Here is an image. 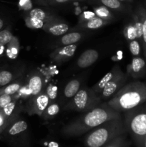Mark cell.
Masks as SVG:
<instances>
[{
  "instance_id": "1",
  "label": "cell",
  "mask_w": 146,
  "mask_h": 147,
  "mask_svg": "<svg viewBox=\"0 0 146 147\" xmlns=\"http://www.w3.org/2000/svg\"><path fill=\"white\" fill-rule=\"evenodd\" d=\"M121 118L120 112L112 109L107 103H100L94 109L67 123L61 131L67 136H78L109 120Z\"/></svg>"
},
{
  "instance_id": "2",
  "label": "cell",
  "mask_w": 146,
  "mask_h": 147,
  "mask_svg": "<svg viewBox=\"0 0 146 147\" xmlns=\"http://www.w3.org/2000/svg\"><path fill=\"white\" fill-rule=\"evenodd\" d=\"M145 102L146 82L134 81L125 85L107 103L112 109L120 113Z\"/></svg>"
},
{
  "instance_id": "3",
  "label": "cell",
  "mask_w": 146,
  "mask_h": 147,
  "mask_svg": "<svg viewBox=\"0 0 146 147\" xmlns=\"http://www.w3.org/2000/svg\"><path fill=\"white\" fill-rule=\"evenodd\" d=\"M127 131L122 118L112 119L87 132L84 144L87 147H102L115 138L125 134Z\"/></svg>"
},
{
  "instance_id": "4",
  "label": "cell",
  "mask_w": 146,
  "mask_h": 147,
  "mask_svg": "<svg viewBox=\"0 0 146 147\" xmlns=\"http://www.w3.org/2000/svg\"><path fill=\"white\" fill-rule=\"evenodd\" d=\"M124 123L137 144L143 146L146 136V102L126 111Z\"/></svg>"
},
{
  "instance_id": "5",
  "label": "cell",
  "mask_w": 146,
  "mask_h": 147,
  "mask_svg": "<svg viewBox=\"0 0 146 147\" xmlns=\"http://www.w3.org/2000/svg\"><path fill=\"white\" fill-rule=\"evenodd\" d=\"M101 98L91 88L80 89L64 106V110L87 112L94 109L101 103Z\"/></svg>"
},
{
  "instance_id": "6",
  "label": "cell",
  "mask_w": 146,
  "mask_h": 147,
  "mask_svg": "<svg viewBox=\"0 0 146 147\" xmlns=\"http://www.w3.org/2000/svg\"><path fill=\"white\" fill-rule=\"evenodd\" d=\"M45 82L42 75L40 72H33L28 77L27 82L21 88L18 93L14 95L16 100L22 98L24 100L38 96L45 89Z\"/></svg>"
},
{
  "instance_id": "7",
  "label": "cell",
  "mask_w": 146,
  "mask_h": 147,
  "mask_svg": "<svg viewBox=\"0 0 146 147\" xmlns=\"http://www.w3.org/2000/svg\"><path fill=\"white\" fill-rule=\"evenodd\" d=\"M26 100L27 102L23 106V111L26 112L29 116L37 115L41 116L42 113L50 103V98L45 90L38 96L30 98Z\"/></svg>"
},
{
  "instance_id": "8",
  "label": "cell",
  "mask_w": 146,
  "mask_h": 147,
  "mask_svg": "<svg viewBox=\"0 0 146 147\" xmlns=\"http://www.w3.org/2000/svg\"><path fill=\"white\" fill-rule=\"evenodd\" d=\"M126 76L123 71H120L116 76L110 80L105 87L100 93V96L102 100H107V98L113 97L121 88L125 86Z\"/></svg>"
},
{
  "instance_id": "9",
  "label": "cell",
  "mask_w": 146,
  "mask_h": 147,
  "mask_svg": "<svg viewBox=\"0 0 146 147\" xmlns=\"http://www.w3.org/2000/svg\"><path fill=\"white\" fill-rule=\"evenodd\" d=\"M77 47V45L75 44L64 45L54 50L50 55V57L53 61L57 63H62L71 58L74 55Z\"/></svg>"
},
{
  "instance_id": "10",
  "label": "cell",
  "mask_w": 146,
  "mask_h": 147,
  "mask_svg": "<svg viewBox=\"0 0 146 147\" xmlns=\"http://www.w3.org/2000/svg\"><path fill=\"white\" fill-rule=\"evenodd\" d=\"M146 69V61L142 57H134L132 62L127 65V73L129 76L134 78L142 77L144 76Z\"/></svg>"
},
{
  "instance_id": "11",
  "label": "cell",
  "mask_w": 146,
  "mask_h": 147,
  "mask_svg": "<svg viewBox=\"0 0 146 147\" xmlns=\"http://www.w3.org/2000/svg\"><path fill=\"white\" fill-rule=\"evenodd\" d=\"M42 30L52 35L61 36L67 32L69 30V26L57 19L44 23Z\"/></svg>"
},
{
  "instance_id": "12",
  "label": "cell",
  "mask_w": 146,
  "mask_h": 147,
  "mask_svg": "<svg viewBox=\"0 0 146 147\" xmlns=\"http://www.w3.org/2000/svg\"><path fill=\"white\" fill-rule=\"evenodd\" d=\"M99 57L98 52L94 49H89L81 54L77 59V65L80 68H86L94 64Z\"/></svg>"
},
{
  "instance_id": "13",
  "label": "cell",
  "mask_w": 146,
  "mask_h": 147,
  "mask_svg": "<svg viewBox=\"0 0 146 147\" xmlns=\"http://www.w3.org/2000/svg\"><path fill=\"white\" fill-rule=\"evenodd\" d=\"M121 69L119 67L118 65H115L107 73H106V75L104 76H103L101 78V80H99L96 84H94L92 87L91 88L92 90L94 92V93H97V95L100 96V93H102V90L104 89V88L105 87L106 85L107 84L109 81H110L111 79H113L115 76H117L120 71H121Z\"/></svg>"
},
{
  "instance_id": "14",
  "label": "cell",
  "mask_w": 146,
  "mask_h": 147,
  "mask_svg": "<svg viewBox=\"0 0 146 147\" xmlns=\"http://www.w3.org/2000/svg\"><path fill=\"white\" fill-rule=\"evenodd\" d=\"M27 128H28V124L27 122L24 120L18 119L13 121L10 125H9L2 134L6 133L8 136H16L25 131Z\"/></svg>"
},
{
  "instance_id": "15",
  "label": "cell",
  "mask_w": 146,
  "mask_h": 147,
  "mask_svg": "<svg viewBox=\"0 0 146 147\" xmlns=\"http://www.w3.org/2000/svg\"><path fill=\"white\" fill-rule=\"evenodd\" d=\"M81 82L79 79H72L66 84L64 88V99H71L80 90Z\"/></svg>"
},
{
  "instance_id": "16",
  "label": "cell",
  "mask_w": 146,
  "mask_h": 147,
  "mask_svg": "<svg viewBox=\"0 0 146 147\" xmlns=\"http://www.w3.org/2000/svg\"><path fill=\"white\" fill-rule=\"evenodd\" d=\"M27 16H29V17H31V18L42 20V21L44 22L45 23L47 22L57 20V17L50 14V13H48L47 11L39 8H34L30 9L29 11L27 12Z\"/></svg>"
},
{
  "instance_id": "17",
  "label": "cell",
  "mask_w": 146,
  "mask_h": 147,
  "mask_svg": "<svg viewBox=\"0 0 146 147\" xmlns=\"http://www.w3.org/2000/svg\"><path fill=\"white\" fill-rule=\"evenodd\" d=\"M136 12L140 17L143 23V40H142V47H143V54L146 60V9L140 5L137 7Z\"/></svg>"
},
{
  "instance_id": "18",
  "label": "cell",
  "mask_w": 146,
  "mask_h": 147,
  "mask_svg": "<svg viewBox=\"0 0 146 147\" xmlns=\"http://www.w3.org/2000/svg\"><path fill=\"white\" fill-rule=\"evenodd\" d=\"M7 47L5 50L6 55L10 59H16L19 52V42L17 37L13 36L11 41L7 45Z\"/></svg>"
},
{
  "instance_id": "19",
  "label": "cell",
  "mask_w": 146,
  "mask_h": 147,
  "mask_svg": "<svg viewBox=\"0 0 146 147\" xmlns=\"http://www.w3.org/2000/svg\"><path fill=\"white\" fill-rule=\"evenodd\" d=\"M108 22L106 20H103V19L100 18L98 17H94L92 19L90 20L89 21L85 22L80 24V27H82L84 29H88V30H96V29H99L100 27H103L107 24Z\"/></svg>"
},
{
  "instance_id": "20",
  "label": "cell",
  "mask_w": 146,
  "mask_h": 147,
  "mask_svg": "<svg viewBox=\"0 0 146 147\" xmlns=\"http://www.w3.org/2000/svg\"><path fill=\"white\" fill-rule=\"evenodd\" d=\"M60 109V106L56 102L50 103L42 113V119L44 120H51V119H54L59 113Z\"/></svg>"
},
{
  "instance_id": "21",
  "label": "cell",
  "mask_w": 146,
  "mask_h": 147,
  "mask_svg": "<svg viewBox=\"0 0 146 147\" xmlns=\"http://www.w3.org/2000/svg\"><path fill=\"white\" fill-rule=\"evenodd\" d=\"M82 34L78 32H73L68 34H63L60 39V43L62 45H69L77 43L82 39Z\"/></svg>"
},
{
  "instance_id": "22",
  "label": "cell",
  "mask_w": 146,
  "mask_h": 147,
  "mask_svg": "<svg viewBox=\"0 0 146 147\" xmlns=\"http://www.w3.org/2000/svg\"><path fill=\"white\" fill-rule=\"evenodd\" d=\"M24 83L21 81L11 82L9 84L0 88V95H15L21 89Z\"/></svg>"
},
{
  "instance_id": "23",
  "label": "cell",
  "mask_w": 146,
  "mask_h": 147,
  "mask_svg": "<svg viewBox=\"0 0 146 147\" xmlns=\"http://www.w3.org/2000/svg\"><path fill=\"white\" fill-rule=\"evenodd\" d=\"M93 10L97 17L103 19L106 21L110 22L113 19V13L110 11L109 8L106 7L105 6H98V7H94Z\"/></svg>"
},
{
  "instance_id": "24",
  "label": "cell",
  "mask_w": 146,
  "mask_h": 147,
  "mask_svg": "<svg viewBox=\"0 0 146 147\" xmlns=\"http://www.w3.org/2000/svg\"><path fill=\"white\" fill-rule=\"evenodd\" d=\"M123 34L126 40L128 42L137 39L135 27L133 21H131L128 24H126L123 30Z\"/></svg>"
},
{
  "instance_id": "25",
  "label": "cell",
  "mask_w": 146,
  "mask_h": 147,
  "mask_svg": "<svg viewBox=\"0 0 146 147\" xmlns=\"http://www.w3.org/2000/svg\"><path fill=\"white\" fill-rule=\"evenodd\" d=\"M14 73L10 70H0V88L9 84L14 80Z\"/></svg>"
},
{
  "instance_id": "26",
  "label": "cell",
  "mask_w": 146,
  "mask_h": 147,
  "mask_svg": "<svg viewBox=\"0 0 146 147\" xmlns=\"http://www.w3.org/2000/svg\"><path fill=\"white\" fill-rule=\"evenodd\" d=\"M133 21L135 27L136 34H137V40L140 42V45H142V40H143V23L141 20L137 12L135 11L133 17Z\"/></svg>"
},
{
  "instance_id": "27",
  "label": "cell",
  "mask_w": 146,
  "mask_h": 147,
  "mask_svg": "<svg viewBox=\"0 0 146 147\" xmlns=\"http://www.w3.org/2000/svg\"><path fill=\"white\" fill-rule=\"evenodd\" d=\"M127 144L126 137L124 134L115 138L102 147H126Z\"/></svg>"
},
{
  "instance_id": "28",
  "label": "cell",
  "mask_w": 146,
  "mask_h": 147,
  "mask_svg": "<svg viewBox=\"0 0 146 147\" xmlns=\"http://www.w3.org/2000/svg\"><path fill=\"white\" fill-rule=\"evenodd\" d=\"M24 21H25L26 26L31 29H42L43 26L45 23L44 22L42 21V20L31 18L29 16L24 17Z\"/></svg>"
},
{
  "instance_id": "29",
  "label": "cell",
  "mask_w": 146,
  "mask_h": 147,
  "mask_svg": "<svg viewBox=\"0 0 146 147\" xmlns=\"http://www.w3.org/2000/svg\"><path fill=\"white\" fill-rule=\"evenodd\" d=\"M13 34L9 29L0 31V45L6 46L12 39Z\"/></svg>"
},
{
  "instance_id": "30",
  "label": "cell",
  "mask_w": 146,
  "mask_h": 147,
  "mask_svg": "<svg viewBox=\"0 0 146 147\" xmlns=\"http://www.w3.org/2000/svg\"><path fill=\"white\" fill-rule=\"evenodd\" d=\"M100 1L103 5L111 9L120 10L123 7L121 1L118 0H100Z\"/></svg>"
},
{
  "instance_id": "31",
  "label": "cell",
  "mask_w": 146,
  "mask_h": 147,
  "mask_svg": "<svg viewBox=\"0 0 146 147\" xmlns=\"http://www.w3.org/2000/svg\"><path fill=\"white\" fill-rule=\"evenodd\" d=\"M45 92L47 93V96H49L50 103L55 102L56 98L57 97V87L55 85L52 83H50L46 88Z\"/></svg>"
},
{
  "instance_id": "32",
  "label": "cell",
  "mask_w": 146,
  "mask_h": 147,
  "mask_svg": "<svg viewBox=\"0 0 146 147\" xmlns=\"http://www.w3.org/2000/svg\"><path fill=\"white\" fill-rule=\"evenodd\" d=\"M140 45H140V42L137 39L129 42V49H130V51L131 54L133 56H135V57H137V56L140 55Z\"/></svg>"
},
{
  "instance_id": "33",
  "label": "cell",
  "mask_w": 146,
  "mask_h": 147,
  "mask_svg": "<svg viewBox=\"0 0 146 147\" xmlns=\"http://www.w3.org/2000/svg\"><path fill=\"white\" fill-rule=\"evenodd\" d=\"M14 100H16L14 95H0V109L4 108V106H6Z\"/></svg>"
},
{
  "instance_id": "34",
  "label": "cell",
  "mask_w": 146,
  "mask_h": 147,
  "mask_svg": "<svg viewBox=\"0 0 146 147\" xmlns=\"http://www.w3.org/2000/svg\"><path fill=\"white\" fill-rule=\"evenodd\" d=\"M96 17V14H94V11H83V12L82 13L81 15H80V19H79L80 24L89 21V20H91V19H92L93 17Z\"/></svg>"
},
{
  "instance_id": "35",
  "label": "cell",
  "mask_w": 146,
  "mask_h": 147,
  "mask_svg": "<svg viewBox=\"0 0 146 147\" xmlns=\"http://www.w3.org/2000/svg\"><path fill=\"white\" fill-rule=\"evenodd\" d=\"M19 6L21 9L27 10V11L31 9V0H19Z\"/></svg>"
},
{
  "instance_id": "36",
  "label": "cell",
  "mask_w": 146,
  "mask_h": 147,
  "mask_svg": "<svg viewBox=\"0 0 146 147\" xmlns=\"http://www.w3.org/2000/svg\"><path fill=\"white\" fill-rule=\"evenodd\" d=\"M68 1H70V0H52V1H50V4H63V3H65Z\"/></svg>"
},
{
  "instance_id": "37",
  "label": "cell",
  "mask_w": 146,
  "mask_h": 147,
  "mask_svg": "<svg viewBox=\"0 0 146 147\" xmlns=\"http://www.w3.org/2000/svg\"><path fill=\"white\" fill-rule=\"evenodd\" d=\"M5 50H6V46L0 45V57L4 55V53H5Z\"/></svg>"
},
{
  "instance_id": "38",
  "label": "cell",
  "mask_w": 146,
  "mask_h": 147,
  "mask_svg": "<svg viewBox=\"0 0 146 147\" xmlns=\"http://www.w3.org/2000/svg\"><path fill=\"white\" fill-rule=\"evenodd\" d=\"M3 27H4V21H3L2 19L0 18V31L3 28Z\"/></svg>"
},
{
  "instance_id": "39",
  "label": "cell",
  "mask_w": 146,
  "mask_h": 147,
  "mask_svg": "<svg viewBox=\"0 0 146 147\" xmlns=\"http://www.w3.org/2000/svg\"><path fill=\"white\" fill-rule=\"evenodd\" d=\"M143 147H146V136H145V140H144V142H143Z\"/></svg>"
},
{
  "instance_id": "40",
  "label": "cell",
  "mask_w": 146,
  "mask_h": 147,
  "mask_svg": "<svg viewBox=\"0 0 146 147\" xmlns=\"http://www.w3.org/2000/svg\"><path fill=\"white\" fill-rule=\"evenodd\" d=\"M120 1H132L133 0H118Z\"/></svg>"
},
{
  "instance_id": "41",
  "label": "cell",
  "mask_w": 146,
  "mask_h": 147,
  "mask_svg": "<svg viewBox=\"0 0 146 147\" xmlns=\"http://www.w3.org/2000/svg\"><path fill=\"white\" fill-rule=\"evenodd\" d=\"M44 1H52V0H44Z\"/></svg>"
},
{
  "instance_id": "42",
  "label": "cell",
  "mask_w": 146,
  "mask_h": 147,
  "mask_svg": "<svg viewBox=\"0 0 146 147\" xmlns=\"http://www.w3.org/2000/svg\"><path fill=\"white\" fill-rule=\"evenodd\" d=\"M0 139H1V135H0Z\"/></svg>"
}]
</instances>
